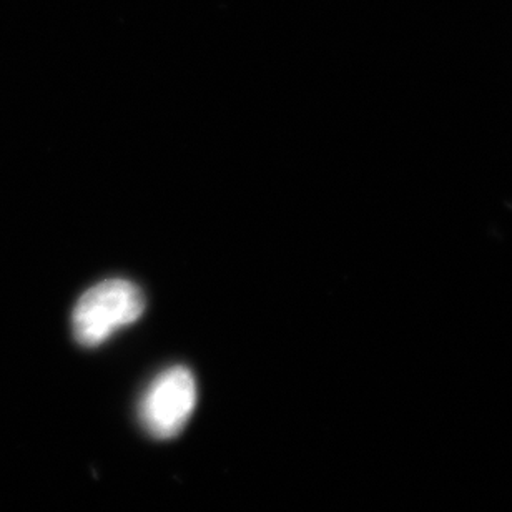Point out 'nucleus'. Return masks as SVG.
I'll return each instance as SVG.
<instances>
[{
	"label": "nucleus",
	"mask_w": 512,
	"mask_h": 512,
	"mask_svg": "<svg viewBox=\"0 0 512 512\" xmlns=\"http://www.w3.org/2000/svg\"><path fill=\"white\" fill-rule=\"evenodd\" d=\"M197 381L185 366H172L150 383L138 404V418L152 438L173 439L182 433L197 406Z\"/></svg>",
	"instance_id": "2"
},
{
	"label": "nucleus",
	"mask_w": 512,
	"mask_h": 512,
	"mask_svg": "<svg viewBox=\"0 0 512 512\" xmlns=\"http://www.w3.org/2000/svg\"><path fill=\"white\" fill-rule=\"evenodd\" d=\"M147 306L137 285L105 280L80 296L72 311V333L79 345L97 348L125 326L133 325Z\"/></svg>",
	"instance_id": "1"
}]
</instances>
